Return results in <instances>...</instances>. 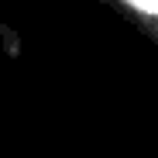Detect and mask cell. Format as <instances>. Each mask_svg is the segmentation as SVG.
<instances>
[{"label": "cell", "mask_w": 158, "mask_h": 158, "mask_svg": "<svg viewBox=\"0 0 158 158\" xmlns=\"http://www.w3.org/2000/svg\"><path fill=\"white\" fill-rule=\"evenodd\" d=\"M131 4H138V7H144V10H155V14H158V0H131Z\"/></svg>", "instance_id": "1"}]
</instances>
